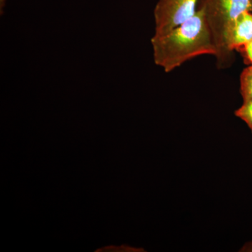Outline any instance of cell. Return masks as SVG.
I'll list each match as a JSON object with an SVG mask.
<instances>
[{
    "label": "cell",
    "instance_id": "obj_1",
    "mask_svg": "<svg viewBox=\"0 0 252 252\" xmlns=\"http://www.w3.org/2000/svg\"><path fill=\"white\" fill-rule=\"evenodd\" d=\"M152 43L156 64L167 73L198 56L217 54L211 32L200 9L167 34L154 36Z\"/></svg>",
    "mask_w": 252,
    "mask_h": 252
},
{
    "label": "cell",
    "instance_id": "obj_2",
    "mask_svg": "<svg viewBox=\"0 0 252 252\" xmlns=\"http://www.w3.org/2000/svg\"><path fill=\"white\" fill-rule=\"evenodd\" d=\"M198 9L203 11L217 49L219 69L229 67L234 55L227 48L226 40L232 25L240 15L252 11V0H198Z\"/></svg>",
    "mask_w": 252,
    "mask_h": 252
},
{
    "label": "cell",
    "instance_id": "obj_3",
    "mask_svg": "<svg viewBox=\"0 0 252 252\" xmlns=\"http://www.w3.org/2000/svg\"><path fill=\"white\" fill-rule=\"evenodd\" d=\"M198 0H158L155 10V34L161 36L194 16Z\"/></svg>",
    "mask_w": 252,
    "mask_h": 252
},
{
    "label": "cell",
    "instance_id": "obj_4",
    "mask_svg": "<svg viewBox=\"0 0 252 252\" xmlns=\"http://www.w3.org/2000/svg\"><path fill=\"white\" fill-rule=\"evenodd\" d=\"M252 40V11H246L238 16L232 25L227 36L228 51L233 55Z\"/></svg>",
    "mask_w": 252,
    "mask_h": 252
},
{
    "label": "cell",
    "instance_id": "obj_5",
    "mask_svg": "<svg viewBox=\"0 0 252 252\" xmlns=\"http://www.w3.org/2000/svg\"><path fill=\"white\" fill-rule=\"evenodd\" d=\"M240 94L243 101L252 99V64L245 68L240 74Z\"/></svg>",
    "mask_w": 252,
    "mask_h": 252
},
{
    "label": "cell",
    "instance_id": "obj_6",
    "mask_svg": "<svg viewBox=\"0 0 252 252\" xmlns=\"http://www.w3.org/2000/svg\"><path fill=\"white\" fill-rule=\"evenodd\" d=\"M235 117L243 120L252 132V99L243 101V103L235 111Z\"/></svg>",
    "mask_w": 252,
    "mask_h": 252
},
{
    "label": "cell",
    "instance_id": "obj_7",
    "mask_svg": "<svg viewBox=\"0 0 252 252\" xmlns=\"http://www.w3.org/2000/svg\"><path fill=\"white\" fill-rule=\"evenodd\" d=\"M238 51H242L243 53L244 57L252 64V40Z\"/></svg>",
    "mask_w": 252,
    "mask_h": 252
},
{
    "label": "cell",
    "instance_id": "obj_8",
    "mask_svg": "<svg viewBox=\"0 0 252 252\" xmlns=\"http://www.w3.org/2000/svg\"><path fill=\"white\" fill-rule=\"evenodd\" d=\"M241 252H252V240L248 243L244 244L240 250Z\"/></svg>",
    "mask_w": 252,
    "mask_h": 252
}]
</instances>
